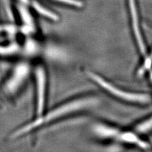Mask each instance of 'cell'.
Here are the masks:
<instances>
[{
	"mask_svg": "<svg viewBox=\"0 0 152 152\" xmlns=\"http://www.w3.org/2000/svg\"><path fill=\"white\" fill-rule=\"evenodd\" d=\"M14 30V27L12 26H0V32L1 31H11Z\"/></svg>",
	"mask_w": 152,
	"mask_h": 152,
	"instance_id": "obj_11",
	"label": "cell"
},
{
	"mask_svg": "<svg viewBox=\"0 0 152 152\" xmlns=\"http://www.w3.org/2000/svg\"><path fill=\"white\" fill-rule=\"evenodd\" d=\"M55 1H58L60 3H63L65 4H70L75 7H83V3L79 0H55Z\"/></svg>",
	"mask_w": 152,
	"mask_h": 152,
	"instance_id": "obj_10",
	"label": "cell"
},
{
	"mask_svg": "<svg viewBox=\"0 0 152 152\" xmlns=\"http://www.w3.org/2000/svg\"><path fill=\"white\" fill-rule=\"evenodd\" d=\"M151 81H152V72H151Z\"/></svg>",
	"mask_w": 152,
	"mask_h": 152,
	"instance_id": "obj_13",
	"label": "cell"
},
{
	"mask_svg": "<svg viewBox=\"0 0 152 152\" xmlns=\"http://www.w3.org/2000/svg\"><path fill=\"white\" fill-rule=\"evenodd\" d=\"M118 137H119L120 140L125 142L136 144L137 145H138L139 146H140L142 148L147 149L149 148V145L148 144L141 141V140H140L138 137L134 134H132V133H130V132L124 133V134L118 135Z\"/></svg>",
	"mask_w": 152,
	"mask_h": 152,
	"instance_id": "obj_5",
	"label": "cell"
},
{
	"mask_svg": "<svg viewBox=\"0 0 152 152\" xmlns=\"http://www.w3.org/2000/svg\"><path fill=\"white\" fill-rule=\"evenodd\" d=\"M151 58H152V55H151Z\"/></svg>",
	"mask_w": 152,
	"mask_h": 152,
	"instance_id": "obj_14",
	"label": "cell"
},
{
	"mask_svg": "<svg viewBox=\"0 0 152 152\" xmlns=\"http://www.w3.org/2000/svg\"><path fill=\"white\" fill-rule=\"evenodd\" d=\"M18 51V46L12 45L8 46H0V55H12Z\"/></svg>",
	"mask_w": 152,
	"mask_h": 152,
	"instance_id": "obj_8",
	"label": "cell"
},
{
	"mask_svg": "<svg viewBox=\"0 0 152 152\" xmlns=\"http://www.w3.org/2000/svg\"><path fill=\"white\" fill-rule=\"evenodd\" d=\"M97 102L98 100L96 98H88L79 99H77V100L65 103L61 107L55 108L54 110L51 111L45 117H40L38 119L36 120L34 122L30 124H28L25 127H23L22 129L18 130V131L15 132V134L13 135V136L15 137L21 135L23 134V133L27 132V131L43 124L45 123L48 122L51 120L55 119V118H57L60 116L66 115V114H68L75 110H80V109L94 105Z\"/></svg>",
	"mask_w": 152,
	"mask_h": 152,
	"instance_id": "obj_1",
	"label": "cell"
},
{
	"mask_svg": "<svg viewBox=\"0 0 152 152\" xmlns=\"http://www.w3.org/2000/svg\"><path fill=\"white\" fill-rule=\"evenodd\" d=\"M152 129V118L144 123L139 125L137 127V130L140 132H146Z\"/></svg>",
	"mask_w": 152,
	"mask_h": 152,
	"instance_id": "obj_9",
	"label": "cell"
},
{
	"mask_svg": "<svg viewBox=\"0 0 152 152\" xmlns=\"http://www.w3.org/2000/svg\"><path fill=\"white\" fill-rule=\"evenodd\" d=\"M33 7H34V8L36 10L39 14H41V15H43L48 18H50L51 20H58V17H57V15H55L54 13L50 12L48 10H47L41 7L39 4L34 2L33 3Z\"/></svg>",
	"mask_w": 152,
	"mask_h": 152,
	"instance_id": "obj_7",
	"label": "cell"
},
{
	"mask_svg": "<svg viewBox=\"0 0 152 152\" xmlns=\"http://www.w3.org/2000/svg\"><path fill=\"white\" fill-rule=\"evenodd\" d=\"M21 1H22L23 2H26V3L27 1V0H21Z\"/></svg>",
	"mask_w": 152,
	"mask_h": 152,
	"instance_id": "obj_12",
	"label": "cell"
},
{
	"mask_svg": "<svg viewBox=\"0 0 152 152\" xmlns=\"http://www.w3.org/2000/svg\"><path fill=\"white\" fill-rule=\"evenodd\" d=\"M89 77H91L94 82H96L103 89L112 93V94L115 95V96L122 98L125 100H128L130 102H139L142 103H148L150 102V98L146 94H135V93H126L122 91V90L115 88L114 86L110 84V83H107L106 80H104L103 79L99 77L98 75L93 74L89 73Z\"/></svg>",
	"mask_w": 152,
	"mask_h": 152,
	"instance_id": "obj_2",
	"label": "cell"
},
{
	"mask_svg": "<svg viewBox=\"0 0 152 152\" xmlns=\"http://www.w3.org/2000/svg\"><path fill=\"white\" fill-rule=\"evenodd\" d=\"M129 8L131 13L132 20V25H133V29H134V32L136 38V40L138 44L139 48L142 54L145 53V46L144 44L143 40L141 36V34L140 32V25L138 22V16H137V7L136 5V1L135 0H129Z\"/></svg>",
	"mask_w": 152,
	"mask_h": 152,
	"instance_id": "obj_4",
	"label": "cell"
},
{
	"mask_svg": "<svg viewBox=\"0 0 152 152\" xmlns=\"http://www.w3.org/2000/svg\"><path fill=\"white\" fill-rule=\"evenodd\" d=\"M37 89V113L41 115L44 110L46 90V76L43 68L39 67L36 71Z\"/></svg>",
	"mask_w": 152,
	"mask_h": 152,
	"instance_id": "obj_3",
	"label": "cell"
},
{
	"mask_svg": "<svg viewBox=\"0 0 152 152\" xmlns=\"http://www.w3.org/2000/svg\"><path fill=\"white\" fill-rule=\"evenodd\" d=\"M94 131L98 135L103 137H113L118 136L117 130L103 125L96 126L94 127Z\"/></svg>",
	"mask_w": 152,
	"mask_h": 152,
	"instance_id": "obj_6",
	"label": "cell"
}]
</instances>
